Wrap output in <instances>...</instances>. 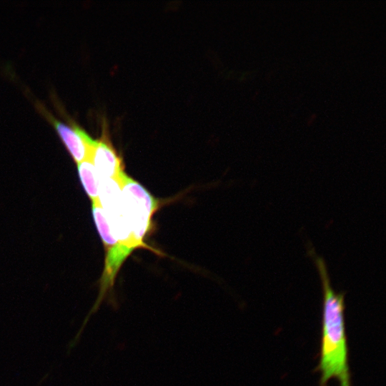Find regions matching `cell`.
<instances>
[{
  "label": "cell",
  "mask_w": 386,
  "mask_h": 386,
  "mask_svg": "<svg viewBox=\"0 0 386 386\" xmlns=\"http://www.w3.org/2000/svg\"><path fill=\"white\" fill-rule=\"evenodd\" d=\"M125 219L134 244L137 248L154 251L144 242L152 219L158 207L157 200L138 182L123 170L117 178Z\"/></svg>",
  "instance_id": "obj_2"
},
{
  "label": "cell",
  "mask_w": 386,
  "mask_h": 386,
  "mask_svg": "<svg viewBox=\"0 0 386 386\" xmlns=\"http://www.w3.org/2000/svg\"><path fill=\"white\" fill-rule=\"evenodd\" d=\"M89 160L93 164L99 178L117 179L124 170L122 159L117 155L106 137L95 139Z\"/></svg>",
  "instance_id": "obj_4"
},
{
  "label": "cell",
  "mask_w": 386,
  "mask_h": 386,
  "mask_svg": "<svg viewBox=\"0 0 386 386\" xmlns=\"http://www.w3.org/2000/svg\"><path fill=\"white\" fill-rule=\"evenodd\" d=\"M77 169L81 184L91 203H98L99 178L93 164L89 159H86L78 163Z\"/></svg>",
  "instance_id": "obj_5"
},
{
  "label": "cell",
  "mask_w": 386,
  "mask_h": 386,
  "mask_svg": "<svg viewBox=\"0 0 386 386\" xmlns=\"http://www.w3.org/2000/svg\"><path fill=\"white\" fill-rule=\"evenodd\" d=\"M307 254L318 271L323 293L320 361L316 368L320 373L319 386H327L331 379H336L340 386H351L345 293L336 292L332 289L325 261L311 245H307Z\"/></svg>",
  "instance_id": "obj_1"
},
{
  "label": "cell",
  "mask_w": 386,
  "mask_h": 386,
  "mask_svg": "<svg viewBox=\"0 0 386 386\" xmlns=\"http://www.w3.org/2000/svg\"><path fill=\"white\" fill-rule=\"evenodd\" d=\"M38 109L41 110V114L54 126L66 149L76 164L89 159L91 150L95 139L90 137L76 123L70 122V125H67L54 117L42 106H39Z\"/></svg>",
  "instance_id": "obj_3"
}]
</instances>
